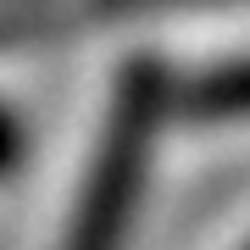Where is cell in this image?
I'll use <instances>...</instances> for the list:
<instances>
[{"label":"cell","instance_id":"6da1fadb","mask_svg":"<svg viewBox=\"0 0 250 250\" xmlns=\"http://www.w3.org/2000/svg\"><path fill=\"white\" fill-rule=\"evenodd\" d=\"M123 211H128V156H117L100 167V184H95L89 206H83V233L72 250H111Z\"/></svg>","mask_w":250,"mask_h":250}]
</instances>
